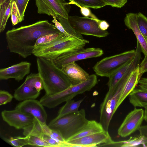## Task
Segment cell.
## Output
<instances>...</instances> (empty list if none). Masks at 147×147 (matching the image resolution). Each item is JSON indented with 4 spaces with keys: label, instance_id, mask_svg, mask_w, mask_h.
Listing matches in <instances>:
<instances>
[{
    "label": "cell",
    "instance_id": "b9f144b4",
    "mask_svg": "<svg viewBox=\"0 0 147 147\" xmlns=\"http://www.w3.org/2000/svg\"><path fill=\"white\" fill-rule=\"evenodd\" d=\"M99 28L102 30H106L109 26V24L105 20H97Z\"/></svg>",
    "mask_w": 147,
    "mask_h": 147
},
{
    "label": "cell",
    "instance_id": "1f68e13d",
    "mask_svg": "<svg viewBox=\"0 0 147 147\" xmlns=\"http://www.w3.org/2000/svg\"><path fill=\"white\" fill-rule=\"evenodd\" d=\"M28 139L29 145L32 146L52 147L42 138L39 137L33 136H27Z\"/></svg>",
    "mask_w": 147,
    "mask_h": 147
},
{
    "label": "cell",
    "instance_id": "8d00e7d4",
    "mask_svg": "<svg viewBox=\"0 0 147 147\" xmlns=\"http://www.w3.org/2000/svg\"><path fill=\"white\" fill-rule=\"evenodd\" d=\"M107 5L113 7L121 8L127 2V0H103Z\"/></svg>",
    "mask_w": 147,
    "mask_h": 147
},
{
    "label": "cell",
    "instance_id": "30bf717a",
    "mask_svg": "<svg viewBox=\"0 0 147 147\" xmlns=\"http://www.w3.org/2000/svg\"><path fill=\"white\" fill-rule=\"evenodd\" d=\"M38 13L60 16L68 19L71 8L65 0H35Z\"/></svg>",
    "mask_w": 147,
    "mask_h": 147
},
{
    "label": "cell",
    "instance_id": "8992f818",
    "mask_svg": "<svg viewBox=\"0 0 147 147\" xmlns=\"http://www.w3.org/2000/svg\"><path fill=\"white\" fill-rule=\"evenodd\" d=\"M89 43L87 40L75 37L47 48L36 47L32 54L53 61L63 54L84 48Z\"/></svg>",
    "mask_w": 147,
    "mask_h": 147
},
{
    "label": "cell",
    "instance_id": "8fae6325",
    "mask_svg": "<svg viewBox=\"0 0 147 147\" xmlns=\"http://www.w3.org/2000/svg\"><path fill=\"white\" fill-rule=\"evenodd\" d=\"M144 119V110L135 107L128 114L119 127L118 135L122 137L129 136L138 130Z\"/></svg>",
    "mask_w": 147,
    "mask_h": 147
},
{
    "label": "cell",
    "instance_id": "cb8c5ba5",
    "mask_svg": "<svg viewBox=\"0 0 147 147\" xmlns=\"http://www.w3.org/2000/svg\"><path fill=\"white\" fill-rule=\"evenodd\" d=\"M84 98L77 101L71 99L66 102V103L59 110L57 116L55 118L57 119L65 115L78 111L79 108Z\"/></svg>",
    "mask_w": 147,
    "mask_h": 147
},
{
    "label": "cell",
    "instance_id": "e0dca14e",
    "mask_svg": "<svg viewBox=\"0 0 147 147\" xmlns=\"http://www.w3.org/2000/svg\"><path fill=\"white\" fill-rule=\"evenodd\" d=\"M138 13H129L126 14L124 19L125 25L131 30L135 35L140 46L141 52L144 57L147 58V40L140 31L137 23Z\"/></svg>",
    "mask_w": 147,
    "mask_h": 147
},
{
    "label": "cell",
    "instance_id": "ffe728a7",
    "mask_svg": "<svg viewBox=\"0 0 147 147\" xmlns=\"http://www.w3.org/2000/svg\"><path fill=\"white\" fill-rule=\"evenodd\" d=\"M104 130L100 122H98L94 120H88L86 125L81 131L68 140L79 138Z\"/></svg>",
    "mask_w": 147,
    "mask_h": 147
},
{
    "label": "cell",
    "instance_id": "60d3db41",
    "mask_svg": "<svg viewBox=\"0 0 147 147\" xmlns=\"http://www.w3.org/2000/svg\"><path fill=\"white\" fill-rule=\"evenodd\" d=\"M147 72V58H144L139 66V78H141L144 74Z\"/></svg>",
    "mask_w": 147,
    "mask_h": 147
},
{
    "label": "cell",
    "instance_id": "d590c367",
    "mask_svg": "<svg viewBox=\"0 0 147 147\" xmlns=\"http://www.w3.org/2000/svg\"><path fill=\"white\" fill-rule=\"evenodd\" d=\"M67 3L68 4L74 5L80 8L81 14L84 17H88L94 19L97 18L94 14L92 13L90 9L88 7H82L79 4L72 1H70Z\"/></svg>",
    "mask_w": 147,
    "mask_h": 147
},
{
    "label": "cell",
    "instance_id": "d4e9b609",
    "mask_svg": "<svg viewBox=\"0 0 147 147\" xmlns=\"http://www.w3.org/2000/svg\"><path fill=\"white\" fill-rule=\"evenodd\" d=\"M23 134L27 136H33L39 137L42 138L43 132L41 123L35 118L33 123L24 128Z\"/></svg>",
    "mask_w": 147,
    "mask_h": 147
},
{
    "label": "cell",
    "instance_id": "83f0119b",
    "mask_svg": "<svg viewBox=\"0 0 147 147\" xmlns=\"http://www.w3.org/2000/svg\"><path fill=\"white\" fill-rule=\"evenodd\" d=\"M56 18L61 23L68 33L77 38L81 39L84 38L82 35L77 32L70 25L68 19L59 15H57Z\"/></svg>",
    "mask_w": 147,
    "mask_h": 147
},
{
    "label": "cell",
    "instance_id": "ee69618b",
    "mask_svg": "<svg viewBox=\"0 0 147 147\" xmlns=\"http://www.w3.org/2000/svg\"><path fill=\"white\" fill-rule=\"evenodd\" d=\"M34 88L38 92L43 89V86L42 81L40 77L35 81L33 84Z\"/></svg>",
    "mask_w": 147,
    "mask_h": 147
},
{
    "label": "cell",
    "instance_id": "7a4b0ae2",
    "mask_svg": "<svg viewBox=\"0 0 147 147\" xmlns=\"http://www.w3.org/2000/svg\"><path fill=\"white\" fill-rule=\"evenodd\" d=\"M36 62L38 73L42 82L45 94H55L71 86L67 76L53 61L37 57Z\"/></svg>",
    "mask_w": 147,
    "mask_h": 147
},
{
    "label": "cell",
    "instance_id": "277c9868",
    "mask_svg": "<svg viewBox=\"0 0 147 147\" xmlns=\"http://www.w3.org/2000/svg\"><path fill=\"white\" fill-rule=\"evenodd\" d=\"M98 82L97 76L90 75L85 81L77 84L70 86L66 89L51 95L45 94L40 100V103L49 108H54L67 101L72 99L77 95L91 90Z\"/></svg>",
    "mask_w": 147,
    "mask_h": 147
},
{
    "label": "cell",
    "instance_id": "f1b7e54d",
    "mask_svg": "<svg viewBox=\"0 0 147 147\" xmlns=\"http://www.w3.org/2000/svg\"><path fill=\"white\" fill-rule=\"evenodd\" d=\"M65 35H66L61 32H60L49 34L41 36L38 38L36 41L35 47L40 45L49 43Z\"/></svg>",
    "mask_w": 147,
    "mask_h": 147
},
{
    "label": "cell",
    "instance_id": "44dd1931",
    "mask_svg": "<svg viewBox=\"0 0 147 147\" xmlns=\"http://www.w3.org/2000/svg\"><path fill=\"white\" fill-rule=\"evenodd\" d=\"M129 96V102L134 107L147 106V91L135 88Z\"/></svg>",
    "mask_w": 147,
    "mask_h": 147
},
{
    "label": "cell",
    "instance_id": "52a82bcc",
    "mask_svg": "<svg viewBox=\"0 0 147 147\" xmlns=\"http://www.w3.org/2000/svg\"><path fill=\"white\" fill-rule=\"evenodd\" d=\"M135 54L136 50L133 49L105 57L96 63L93 70L99 76L109 77L122 65L132 60Z\"/></svg>",
    "mask_w": 147,
    "mask_h": 147
},
{
    "label": "cell",
    "instance_id": "7402d4cb",
    "mask_svg": "<svg viewBox=\"0 0 147 147\" xmlns=\"http://www.w3.org/2000/svg\"><path fill=\"white\" fill-rule=\"evenodd\" d=\"M133 59L122 65L109 77V80L107 84L109 89L114 88L117 85L123 76Z\"/></svg>",
    "mask_w": 147,
    "mask_h": 147
},
{
    "label": "cell",
    "instance_id": "c3c4849f",
    "mask_svg": "<svg viewBox=\"0 0 147 147\" xmlns=\"http://www.w3.org/2000/svg\"></svg>",
    "mask_w": 147,
    "mask_h": 147
},
{
    "label": "cell",
    "instance_id": "7c38bea8",
    "mask_svg": "<svg viewBox=\"0 0 147 147\" xmlns=\"http://www.w3.org/2000/svg\"><path fill=\"white\" fill-rule=\"evenodd\" d=\"M113 141L108 131L104 130L66 142L69 144V147H92L104 146Z\"/></svg>",
    "mask_w": 147,
    "mask_h": 147
},
{
    "label": "cell",
    "instance_id": "d6a6232c",
    "mask_svg": "<svg viewBox=\"0 0 147 147\" xmlns=\"http://www.w3.org/2000/svg\"><path fill=\"white\" fill-rule=\"evenodd\" d=\"M11 21L13 26L21 22V17L17 5L15 1H13L11 10Z\"/></svg>",
    "mask_w": 147,
    "mask_h": 147
},
{
    "label": "cell",
    "instance_id": "5bb4252c",
    "mask_svg": "<svg viewBox=\"0 0 147 147\" xmlns=\"http://www.w3.org/2000/svg\"><path fill=\"white\" fill-rule=\"evenodd\" d=\"M40 77L38 73H31L28 75L23 84L15 90L14 98L18 101H23L38 98L40 92L34 88L33 84L35 81Z\"/></svg>",
    "mask_w": 147,
    "mask_h": 147
},
{
    "label": "cell",
    "instance_id": "9a60e30c",
    "mask_svg": "<svg viewBox=\"0 0 147 147\" xmlns=\"http://www.w3.org/2000/svg\"><path fill=\"white\" fill-rule=\"evenodd\" d=\"M15 109L32 115L42 123H46L47 114L44 106L39 101L35 99L23 101L18 104Z\"/></svg>",
    "mask_w": 147,
    "mask_h": 147
},
{
    "label": "cell",
    "instance_id": "7bdbcfd3",
    "mask_svg": "<svg viewBox=\"0 0 147 147\" xmlns=\"http://www.w3.org/2000/svg\"><path fill=\"white\" fill-rule=\"evenodd\" d=\"M138 85L139 88L147 91V78H141Z\"/></svg>",
    "mask_w": 147,
    "mask_h": 147
},
{
    "label": "cell",
    "instance_id": "603a6c76",
    "mask_svg": "<svg viewBox=\"0 0 147 147\" xmlns=\"http://www.w3.org/2000/svg\"><path fill=\"white\" fill-rule=\"evenodd\" d=\"M12 0H6L0 5V32L4 30L7 21L11 15Z\"/></svg>",
    "mask_w": 147,
    "mask_h": 147
},
{
    "label": "cell",
    "instance_id": "e575fe53",
    "mask_svg": "<svg viewBox=\"0 0 147 147\" xmlns=\"http://www.w3.org/2000/svg\"><path fill=\"white\" fill-rule=\"evenodd\" d=\"M13 96L8 92L5 90L0 91V105H5L11 102Z\"/></svg>",
    "mask_w": 147,
    "mask_h": 147
},
{
    "label": "cell",
    "instance_id": "4316f807",
    "mask_svg": "<svg viewBox=\"0 0 147 147\" xmlns=\"http://www.w3.org/2000/svg\"><path fill=\"white\" fill-rule=\"evenodd\" d=\"M2 138L6 142L14 147H21L29 145L28 140L27 136H14L9 138L2 136Z\"/></svg>",
    "mask_w": 147,
    "mask_h": 147
},
{
    "label": "cell",
    "instance_id": "3957f363",
    "mask_svg": "<svg viewBox=\"0 0 147 147\" xmlns=\"http://www.w3.org/2000/svg\"><path fill=\"white\" fill-rule=\"evenodd\" d=\"M134 67L130 65L123 76L114 88L109 89L100 108V123L104 130L108 131L113 116L116 111V106L121 91Z\"/></svg>",
    "mask_w": 147,
    "mask_h": 147
},
{
    "label": "cell",
    "instance_id": "d6986e66",
    "mask_svg": "<svg viewBox=\"0 0 147 147\" xmlns=\"http://www.w3.org/2000/svg\"><path fill=\"white\" fill-rule=\"evenodd\" d=\"M139 66L131 72L121 91L116 106V110L126 97L135 88L138 84L139 78Z\"/></svg>",
    "mask_w": 147,
    "mask_h": 147
},
{
    "label": "cell",
    "instance_id": "f546056e",
    "mask_svg": "<svg viewBox=\"0 0 147 147\" xmlns=\"http://www.w3.org/2000/svg\"><path fill=\"white\" fill-rule=\"evenodd\" d=\"M142 145V139L141 136L138 135L131 137L127 140L120 141V147H136Z\"/></svg>",
    "mask_w": 147,
    "mask_h": 147
},
{
    "label": "cell",
    "instance_id": "ba28073f",
    "mask_svg": "<svg viewBox=\"0 0 147 147\" xmlns=\"http://www.w3.org/2000/svg\"><path fill=\"white\" fill-rule=\"evenodd\" d=\"M88 17L69 16L68 21L71 27L78 33L82 35L92 36L99 38L105 37L109 34L107 30L100 29L97 21Z\"/></svg>",
    "mask_w": 147,
    "mask_h": 147
},
{
    "label": "cell",
    "instance_id": "f6af8a7d",
    "mask_svg": "<svg viewBox=\"0 0 147 147\" xmlns=\"http://www.w3.org/2000/svg\"><path fill=\"white\" fill-rule=\"evenodd\" d=\"M144 120L147 122V106L144 107Z\"/></svg>",
    "mask_w": 147,
    "mask_h": 147
},
{
    "label": "cell",
    "instance_id": "bcb514c9",
    "mask_svg": "<svg viewBox=\"0 0 147 147\" xmlns=\"http://www.w3.org/2000/svg\"><path fill=\"white\" fill-rule=\"evenodd\" d=\"M6 0H0V5L2 4Z\"/></svg>",
    "mask_w": 147,
    "mask_h": 147
},
{
    "label": "cell",
    "instance_id": "9c48e42d",
    "mask_svg": "<svg viewBox=\"0 0 147 147\" xmlns=\"http://www.w3.org/2000/svg\"><path fill=\"white\" fill-rule=\"evenodd\" d=\"M104 53L100 48H82L63 54L53 60L55 65L61 69L65 65L74 62L100 57Z\"/></svg>",
    "mask_w": 147,
    "mask_h": 147
},
{
    "label": "cell",
    "instance_id": "6da1fadb",
    "mask_svg": "<svg viewBox=\"0 0 147 147\" xmlns=\"http://www.w3.org/2000/svg\"><path fill=\"white\" fill-rule=\"evenodd\" d=\"M61 32L47 20L8 30L5 34L7 48L10 52L24 58L32 54L37 39L50 34Z\"/></svg>",
    "mask_w": 147,
    "mask_h": 147
},
{
    "label": "cell",
    "instance_id": "ab89813d",
    "mask_svg": "<svg viewBox=\"0 0 147 147\" xmlns=\"http://www.w3.org/2000/svg\"><path fill=\"white\" fill-rule=\"evenodd\" d=\"M51 16H52L53 18L52 21V22L54 24V26L58 30L64 34L66 36H73L69 34L66 31L61 23L57 21L55 16L53 15Z\"/></svg>",
    "mask_w": 147,
    "mask_h": 147
},
{
    "label": "cell",
    "instance_id": "2e32d148",
    "mask_svg": "<svg viewBox=\"0 0 147 147\" xmlns=\"http://www.w3.org/2000/svg\"><path fill=\"white\" fill-rule=\"evenodd\" d=\"M31 64L26 61H22L9 67L1 68L0 79L7 80L14 78L19 82L30 73Z\"/></svg>",
    "mask_w": 147,
    "mask_h": 147
},
{
    "label": "cell",
    "instance_id": "7dc6e473",
    "mask_svg": "<svg viewBox=\"0 0 147 147\" xmlns=\"http://www.w3.org/2000/svg\"><path fill=\"white\" fill-rule=\"evenodd\" d=\"M143 146H144V147H147V144H146L144 145Z\"/></svg>",
    "mask_w": 147,
    "mask_h": 147
},
{
    "label": "cell",
    "instance_id": "f35d334b",
    "mask_svg": "<svg viewBox=\"0 0 147 147\" xmlns=\"http://www.w3.org/2000/svg\"><path fill=\"white\" fill-rule=\"evenodd\" d=\"M138 130L142 139V145L147 144V125H141Z\"/></svg>",
    "mask_w": 147,
    "mask_h": 147
},
{
    "label": "cell",
    "instance_id": "4dcf8cb0",
    "mask_svg": "<svg viewBox=\"0 0 147 147\" xmlns=\"http://www.w3.org/2000/svg\"><path fill=\"white\" fill-rule=\"evenodd\" d=\"M137 21L139 29L147 40V17L139 12L138 13Z\"/></svg>",
    "mask_w": 147,
    "mask_h": 147
},
{
    "label": "cell",
    "instance_id": "484cf974",
    "mask_svg": "<svg viewBox=\"0 0 147 147\" xmlns=\"http://www.w3.org/2000/svg\"><path fill=\"white\" fill-rule=\"evenodd\" d=\"M83 7L97 9L102 7L107 4L103 0H69Z\"/></svg>",
    "mask_w": 147,
    "mask_h": 147
},
{
    "label": "cell",
    "instance_id": "836d02e7",
    "mask_svg": "<svg viewBox=\"0 0 147 147\" xmlns=\"http://www.w3.org/2000/svg\"><path fill=\"white\" fill-rule=\"evenodd\" d=\"M29 0H12L16 3L19 10L21 21L24 20V13Z\"/></svg>",
    "mask_w": 147,
    "mask_h": 147
},
{
    "label": "cell",
    "instance_id": "4fadbf2b",
    "mask_svg": "<svg viewBox=\"0 0 147 147\" xmlns=\"http://www.w3.org/2000/svg\"><path fill=\"white\" fill-rule=\"evenodd\" d=\"M1 115L4 121L10 126L17 129H23L32 124L35 118L32 115L15 109L11 110H4Z\"/></svg>",
    "mask_w": 147,
    "mask_h": 147
},
{
    "label": "cell",
    "instance_id": "5b68a950",
    "mask_svg": "<svg viewBox=\"0 0 147 147\" xmlns=\"http://www.w3.org/2000/svg\"><path fill=\"white\" fill-rule=\"evenodd\" d=\"M88 120L86 117L85 110L65 115L57 119L54 118L48 126L52 129L59 131L65 141L81 131Z\"/></svg>",
    "mask_w": 147,
    "mask_h": 147
},
{
    "label": "cell",
    "instance_id": "ac0fdd59",
    "mask_svg": "<svg viewBox=\"0 0 147 147\" xmlns=\"http://www.w3.org/2000/svg\"><path fill=\"white\" fill-rule=\"evenodd\" d=\"M61 69L68 77L71 86L76 85L85 81L90 75L76 62L66 64L63 66Z\"/></svg>",
    "mask_w": 147,
    "mask_h": 147
},
{
    "label": "cell",
    "instance_id": "74e56055",
    "mask_svg": "<svg viewBox=\"0 0 147 147\" xmlns=\"http://www.w3.org/2000/svg\"><path fill=\"white\" fill-rule=\"evenodd\" d=\"M42 138L52 147H62V145L48 135L43 134Z\"/></svg>",
    "mask_w": 147,
    "mask_h": 147
}]
</instances>
